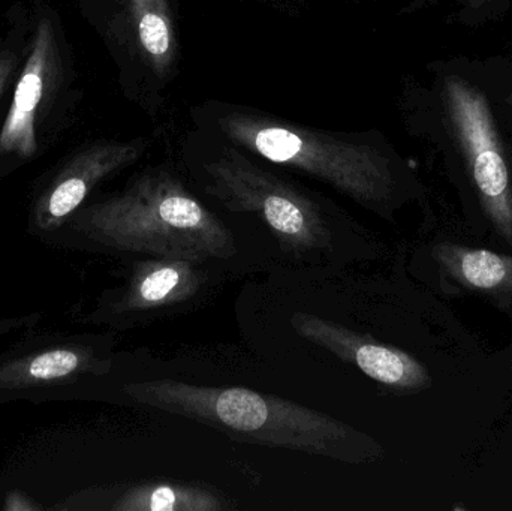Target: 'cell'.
<instances>
[{
    "instance_id": "obj_1",
    "label": "cell",
    "mask_w": 512,
    "mask_h": 511,
    "mask_svg": "<svg viewBox=\"0 0 512 511\" xmlns=\"http://www.w3.org/2000/svg\"><path fill=\"white\" fill-rule=\"evenodd\" d=\"M189 116L192 128L224 138L274 167L318 180L376 213L390 212L420 186L411 162L376 128H315L215 98L195 104Z\"/></svg>"
},
{
    "instance_id": "obj_2",
    "label": "cell",
    "mask_w": 512,
    "mask_h": 511,
    "mask_svg": "<svg viewBox=\"0 0 512 511\" xmlns=\"http://www.w3.org/2000/svg\"><path fill=\"white\" fill-rule=\"evenodd\" d=\"M397 108L406 134L441 156L512 246V144L460 56L430 60L408 75Z\"/></svg>"
},
{
    "instance_id": "obj_3",
    "label": "cell",
    "mask_w": 512,
    "mask_h": 511,
    "mask_svg": "<svg viewBox=\"0 0 512 511\" xmlns=\"http://www.w3.org/2000/svg\"><path fill=\"white\" fill-rule=\"evenodd\" d=\"M65 227L101 248L191 263L225 260L237 251L227 225L161 165L135 174L123 191L81 206Z\"/></svg>"
},
{
    "instance_id": "obj_4",
    "label": "cell",
    "mask_w": 512,
    "mask_h": 511,
    "mask_svg": "<svg viewBox=\"0 0 512 511\" xmlns=\"http://www.w3.org/2000/svg\"><path fill=\"white\" fill-rule=\"evenodd\" d=\"M138 404L197 420L233 440L364 464L382 455L373 438L334 417L295 402L242 389L203 387L173 380L144 381L123 387Z\"/></svg>"
},
{
    "instance_id": "obj_5",
    "label": "cell",
    "mask_w": 512,
    "mask_h": 511,
    "mask_svg": "<svg viewBox=\"0 0 512 511\" xmlns=\"http://www.w3.org/2000/svg\"><path fill=\"white\" fill-rule=\"evenodd\" d=\"M182 159L204 194L231 212L261 219L283 245L300 252L327 246L330 225L321 198L274 165L195 128L183 138Z\"/></svg>"
},
{
    "instance_id": "obj_6",
    "label": "cell",
    "mask_w": 512,
    "mask_h": 511,
    "mask_svg": "<svg viewBox=\"0 0 512 511\" xmlns=\"http://www.w3.org/2000/svg\"><path fill=\"white\" fill-rule=\"evenodd\" d=\"M107 24L129 98L158 116L180 75L179 0H111Z\"/></svg>"
},
{
    "instance_id": "obj_7",
    "label": "cell",
    "mask_w": 512,
    "mask_h": 511,
    "mask_svg": "<svg viewBox=\"0 0 512 511\" xmlns=\"http://www.w3.org/2000/svg\"><path fill=\"white\" fill-rule=\"evenodd\" d=\"M110 371V357L81 336H32L0 354V404L65 398L75 384Z\"/></svg>"
},
{
    "instance_id": "obj_8",
    "label": "cell",
    "mask_w": 512,
    "mask_h": 511,
    "mask_svg": "<svg viewBox=\"0 0 512 511\" xmlns=\"http://www.w3.org/2000/svg\"><path fill=\"white\" fill-rule=\"evenodd\" d=\"M149 149L147 138H132L96 141L75 153L36 198L30 231L35 236H54L96 186L137 164Z\"/></svg>"
},
{
    "instance_id": "obj_9",
    "label": "cell",
    "mask_w": 512,
    "mask_h": 511,
    "mask_svg": "<svg viewBox=\"0 0 512 511\" xmlns=\"http://www.w3.org/2000/svg\"><path fill=\"white\" fill-rule=\"evenodd\" d=\"M292 327L298 335L327 348L385 386L406 392H420L432 386L429 371L414 357L397 348L369 341L333 321L298 312L292 317Z\"/></svg>"
},
{
    "instance_id": "obj_10",
    "label": "cell",
    "mask_w": 512,
    "mask_h": 511,
    "mask_svg": "<svg viewBox=\"0 0 512 511\" xmlns=\"http://www.w3.org/2000/svg\"><path fill=\"white\" fill-rule=\"evenodd\" d=\"M54 71L56 42L50 18L44 17L36 27L29 57L23 74L18 78L8 116L0 131V155L29 159L38 152L36 119Z\"/></svg>"
},
{
    "instance_id": "obj_11",
    "label": "cell",
    "mask_w": 512,
    "mask_h": 511,
    "mask_svg": "<svg viewBox=\"0 0 512 511\" xmlns=\"http://www.w3.org/2000/svg\"><path fill=\"white\" fill-rule=\"evenodd\" d=\"M194 264L174 258L144 261L135 267L126 287L108 296L99 311L120 317L188 299L201 285L200 273L194 269Z\"/></svg>"
},
{
    "instance_id": "obj_12",
    "label": "cell",
    "mask_w": 512,
    "mask_h": 511,
    "mask_svg": "<svg viewBox=\"0 0 512 511\" xmlns=\"http://www.w3.org/2000/svg\"><path fill=\"white\" fill-rule=\"evenodd\" d=\"M433 257L456 284L490 296L512 294V257L489 249L439 243Z\"/></svg>"
},
{
    "instance_id": "obj_13",
    "label": "cell",
    "mask_w": 512,
    "mask_h": 511,
    "mask_svg": "<svg viewBox=\"0 0 512 511\" xmlns=\"http://www.w3.org/2000/svg\"><path fill=\"white\" fill-rule=\"evenodd\" d=\"M110 509L119 511H215L224 509V504L216 495L206 489L158 483V485L129 489Z\"/></svg>"
},
{
    "instance_id": "obj_14",
    "label": "cell",
    "mask_w": 512,
    "mask_h": 511,
    "mask_svg": "<svg viewBox=\"0 0 512 511\" xmlns=\"http://www.w3.org/2000/svg\"><path fill=\"white\" fill-rule=\"evenodd\" d=\"M469 74L483 87L512 144V45L486 56H460Z\"/></svg>"
},
{
    "instance_id": "obj_15",
    "label": "cell",
    "mask_w": 512,
    "mask_h": 511,
    "mask_svg": "<svg viewBox=\"0 0 512 511\" xmlns=\"http://www.w3.org/2000/svg\"><path fill=\"white\" fill-rule=\"evenodd\" d=\"M400 15L426 9H447V23L465 29H481L499 23L512 11V0H400Z\"/></svg>"
},
{
    "instance_id": "obj_16",
    "label": "cell",
    "mask_w": 512,
    "mask_h": 511,
    "mask_svg": "<svg viewBox=\"0 0 512 511\" xmlns=\"http://www.w3.org/2000/svg\"><path fill=\"white\" fill-rule=\"evenodd\" d=\"M39 323L38 314L20 315V317L0 318V339L12 333L32 330Z\"/></svg>"
},
{
    "instance_id": "obj_17",
    "label": "cell",
    "mask_w": 512,
    "mask_h": 511,
    "mask_svg": "<svg viewBox=\"0 0 512 511\" xmlns=\"http://www.w3.org/2000/svg\"><path fill=\"white\" fill-rule=\"evenodd\" d=\"M15 68V57L8 51L0 48V96H2L3 89L8 83L9 77Z\"/></svg>"
},
{
    "instance_id": "obj_18",
    "label": "cell",
    "mask_w": 512,
    "mask_h": 511,
    "mask_svg": "<svg viewBox=\"0 0 512 511\" xmlns=\"http://www.w3.org/2000/svg\"><path fill=\"white\" fill-rule=\"evenodd\" d=\"M5 510H11V511H24V510H36L38 507L35 506V504L30 503L27 498H24L21 494H9L8 497H6L5 501V507H3Z\"/></svg>"
},
{
    "instance_id": "obj_19",
    "label": "cell",
    "mask_w": 512,
    "mask_h": 511,
    "mask_svg": "<svg viewBox=\"0 0 512 511\" xmlns=\"http://www.w3.org/2000/svg\"><path fill=\"white\" fill-rule=\"evenodd\" d=\"M280 5H297V3H303L304 0H276Z\"/></svg>"
}]
</instances>
